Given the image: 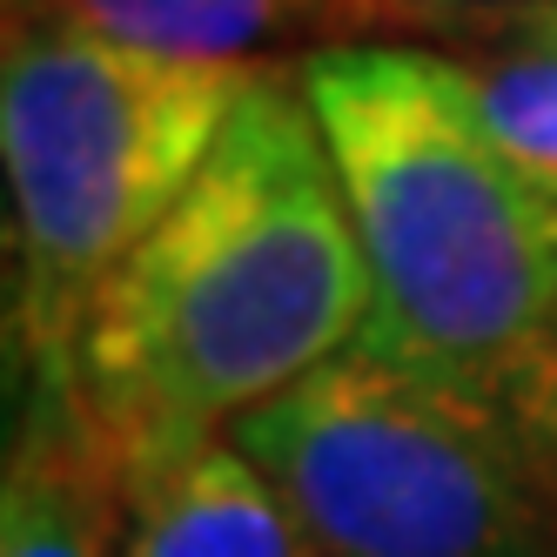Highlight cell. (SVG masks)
<instances>
[{
    "instance_id": "cell-1",
    "label": "cell",
    "mask_w": 557,
    "mask_h": 557,
    "mask_svg": "<svg viewBox=\"0 0 557 557\" xmlns=\"http://www.w3.org/2000/svg\"><path fill=\"white\" fill-rule=\"evenodd\" d=\"M370 269L296 61H269L202 175L108 275L74 404L128 497L349 356Z\"/></svg>"
},
{
    "instance_id": "cell-2",
    "label": "cell",
    "mask_w": 557,
    "mask_h": 557,
    "mask_svg": "<svg viewBox=\"0 0 557 557\" xmlns=\"http://www.w3.org/2000/svg\"><path fill=\"white\" fill-rule=\"evenodd\" d=\"M370 269L356 349L491 410L557 463V202L504 169L436 48L296 54Z\"/></svg>"
},
{
    "instance_id": "cell-3",
    "label": "cell",
    "mask_w": 557,
    "mask_h": 557,
    "mask_svg": "<svg viewBox=\"0 0 557 557\" xmlns=\"http://www.w3.org/2000/svg\"><path fill=\"white\" fill-rule=\"evenodd\" d=\"M269 61H175L8 0L0 169H8V396H74L82 330L148 228L202 175Z\"/></svg>"
},
{
    "instance_id": "cell-4",
    "label": "cell",
    "mask_w": 557,
    "mask_h": 557,
    "mask_svg": "<svg viewBox=\"0 0 557 557\" xmlns=\"http://www.w3.org/2000/svg\"><path fill=\"white\" fill-rule=\"evenodd\" d=\"M323 557H557V463L370 349L235 430Z\"/></svg>"
},
{
    "instance_id": "cell-5",
    "label": "cell",
    "mask_w": 557,
    "mask_h": 557,
    "mask_svg": "<svg viewBox=\"0 0 557 557\" xmlns=\"http://www.w3.org/2000/svg\"><path fill=\"white\" fill-rule=\"evenodd\" d=\"M128 484L74 396L14 404L0 470V557H122Z\"/></svg>"
},
{
    "instance_id": "cell-6",
    "label": "cell",
    "mask_w": 557,
    "mask_h": 557,
    "mask_svg": "<svg viewBox=\"0 0 557 557\" xmlns=\"http://www.w3.org/2000/svg\"><path fill=\"white\" fill-rule=\"evenodd\" d=\"M122 557H323L262 463L222 444L169 463L128 497Z\"/></svg>"
},
{
    "instance_id": "cell-7",
    "label": "cell",
    "mask_w": 557,
    "mask_h": 557,
    "mask_svg": "<svg viewBox=\"0 0 557 557\" xmlns=\"http://www.w3.org/2000/svg\"><path fill=\"white\" fill-rule=\"evenodd\" d=\"M74 27L175 61H269V48L309 41L349 48L389 34L383 0H41Z\"/></svg>"
},
{
    "instance_id": "cell-8",
    "label": "cell",
    "mask_w": 557,
    "mask_h": 557,
    "mask_svg": "<svg viewBox=\"0 0 557 557\" xmlns=\"http://www.w3.org/2000/svg\"><path fill=\"white\" fill-rule=\"evenodd\" d=\"M470 54L436 48V67L470 114V128L504 169H517L537 195L557 202V41L531 34H470Z\"/></svg>"
},
{
    "instance_id": "cell-9",
    "label": "cell",
    "mask_w": 557,
    "mask_h": 557,
    "mask_svg": "<svg viewBox=\"0 0 557 557\" xmlns=\"http://www.w3.org/2000/svg\"><path fill=\"white\" fill-rule=\"evenodd\" d=\"M524 8H544V0H383V21L389 27H430V34H450V27H484V21H504V14H524Z\"/></svg>"
},
{
    "instance_id": "cell-10",
    "label": "cell",
    "mask_w": 557,
    "mask_h": 557,
    "mask_svg": "<svg viewBox=\"0 0 557 557\" xmlns=\"http://www.w3.org/2000/svg\"><path fill=\"white\" fill-rule=\"evenodd\" d=\"M497 34H531V41H557V0H544V8H524V14H504V21H484ZM470 27V34H484Z\"/></svg>"
}]
</instances>
